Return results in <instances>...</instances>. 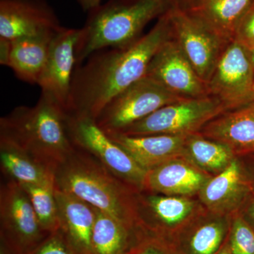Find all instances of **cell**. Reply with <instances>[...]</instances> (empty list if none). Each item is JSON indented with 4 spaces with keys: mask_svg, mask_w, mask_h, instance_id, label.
Instances as JSON below:
<instances>
[{
    "mask_svg": "<svg viewBox=\"0 0 254 254\" xmlns=\"http://www.w3.org/2000/svg\"><path fill=\"white\" fill-rule=\"evenodd\" d=\"M199 133L227 145L235 156L254 153V102L218 115Z\"/></svg>",
    "mask_w": 254,
    "mask_h": 254,
    "instance_id": "ac0fdd59",
    "label": "cell"
},
{
    "mask_svg": "<svg viewBox=\"0 0 254 254\" xmlns=\"http://www.w3.org/2000/svg\"><path fill=\"white\" fill-rule=\"evenodd\" d=\"M80 33V28L63 26L55 33L46 68L38 84L41 95L59 105L66 113L76 67V50Z\"/></svg>",
    "mask_w": 254,
    "mask_h": 254,
    "instance_id": "7c38bea8",
    "label": "cell"
},
{
    "mask_svg": "<svg viewBox=\"0 0 254 254\" xmlns=\"http://www.w3.org/2000/svg\"><path fill=\"white\" fill-rule=\"evenodd\" d=\"M254 0H195L186 9L225 41L235 39L239 23Z\"/></svg>",
    "mask_w": 254,
    "mask_h": 254,
    "instance_id": "7402d4cb",
    "label": "cell"
},
{
    "mask_svg": "<svg viewBox=\"0 0 254 254\" xmlns=\"http://www.w3.org/2000/svg\"><path fill=\"white\" fill-rule=\"evenodd\" d=\"M167 15L172 37L207 84L222 52L230 42L225 41L178 5L173 4Z\"/></svg>",
    "mask_w": 254,
    "mask_h": 254,
    "instance_id": "9c48e42d",
    "label": "cell"
},
{
    "mask_svg": "<svg viewBox=\"0 0 254 254\" xmlns=\"http://www.w3.org/2000/svg\"><path fill=\"white\" fill-rule=\"evenodd\" d=\"M50 234L45 231L29 197L17 182L6 180L0 188V240L16 254H28Z\"/></svg>",
    "mask_w": 254,
    "mask_h": 254,
    "instance_id": "ba28073f",
    "label": "cell"
},
{
    "mask_svg": "<svg viewBox=\"0 0 254 254\" xmlns=\"http://www.w3.org/2000/svg\"><path fill=\"white\" fill-rule=\"evenodd\" d=\"M215 254H232L231 250H230V245H229L228 241L227 239L226 242H225L220 250L218 251Z\"/></svg>",
    "mask_w": 254,
    "mask_h": 254,
    "instance_id": "8d00e7d4",
    "label": "cell"
},
{
    "mask_svg": "<svg viewBox=\"0 0 254 254\" xmlns=\"http://www.w3.org/2000/svg\"><path fill=\"white\" fill-rule=\"evenodd\" d=\"M182 99L145 75L110 100L95 122L108 134L120 133L165 105Z\"/></svg>",
    "mask_w": 254,
    "mask_h": 254,
    "instance_id": "8992f818",
    "label": "cell"
},
{
    "mask_svg": "<svg viewBox=\"0 0 254 254\" xmlns=\"http://www.w3.org/2000/svg\"><path fill=\"white\" fill-rule=\"evenodd\" d=\"M0 165L6 180L19 185L55 184L53 172L12 142L0 138Z\"/></svg>",
    "mask_w": 254,
    "mask_h": 254,
    "instance_id": "cb8c5ba5",
    "label": "cell"
},
{
    "mask_svg": "<svg viewBox=\"0 0 254 254\" xmlns=\"http://www.w3.org/2000/svg\"><path fill=\"white\" fill-rule=\"evenodd\" d=\"M235 157L227 145L200 133L187 136L182 153V158L212 176L225 170Z\"/></svg>",
    "mask_w": 254,
    "mask_h": 254,
    "instance_id": "d4e9b609",
    "label": "cell"
},
{
    "mask_svg": "<svg viewBox=\"0 0 254 254\" xmlns=\"http://www.w3.org/2000/svg\"><path fill=\"white\" fill-rule=\"evenodd\" d=\"M173 4V0H110L92 10L80 28L76 67L100 50L130 46L141 38L150 21Z\"/></svg>",
    "mask_w": 254,
    "mask_h": 254,
    "instance_id": "277c9868",
    "label": "cell"
},
{
    "mask_svg": "<svg viewBox=\"0 0 254 254\" xmlns=\"http://www.w3.org/2000/svg\"><path fill=\"white\" fill-rule=\"evenodd\" d=\"M83 11H90L101 4V0H76Z\"/></svg>",
    "mask_w": 254,
    "mask_h": 254,
    "instance_id": "d6a6232c",
    "label": "cell"
},
{
    "mask_svg": "<svg viewBox=\"0 0 254 254\" xmlns=\"http://www.w3.org/2000/svg\"><path fill=\"white\" fill-rule=\"evenodd\" d=\"M234 40L243 45L254 41V1L239 23Z\"/></svg>",
    "mask_w": 254,
    "mask_h": 254,
    "instance_id": "f546056e",
    "label": "cell"
},
{
    "mask_svg": "<svg viewBox=\"0 0 254 254\" xmlns=\"http://www.w3.org/2000/svg\"><path fill=\"white\" fill-rule=\"evenodd\" d=\"M243 46H245V49L247 50V53H248L249 57H250L251 62H252L254 67V41L247 43V44L243 45Z\"/></svg>",
    "mask_w": 254,
    "mask_h": 254,
    "instance_id": "836d02e7",
    "label": "cell"
},
{
    "mask_svg": "<svg viewBox=\"0 0 254 254\" xmlns=\"http://www.w3.org/2000/svg\"><path fill=\"white\" fill-rule=\"evenodd\" d=\"M67 126L75 146L94 157L123 181L143 190L147 171L100 128L95 120L67 114Z\"/></svg>",
    "mask_w": 254,
    "mask_h": 254,
    "instance_id": "52a82bcc",
    "label": "cell"
},
{
    "mask_svg": "<svg viewBox=\"0 0 254 254\" xmlns=\"http://www.w3.org/2000/svg\"><path fill=\"white\" fill-rule=\"evenodd\" d=\"M173 1L174 4L187 9L195 2V0H173Z\"/></svg>",
    "mask_w": 254,
    "mask_h": 254,
    "instance_id": "d590c367",
    "label": "cell"
},
{
    "mask_svg": "<svg viewBox=\"0 0 254 254\" xmlns=\"http://www.w3.org/2000/svg\"><path fill=\"white\" fill-rule=\"evenodd\" d=\"M254 84V67L248 53L233 40L222 52L207 83L209 95L228 111L252 103Z\"/></svg>",
    "mask_w": 254,
    "mask_h": 254,
    "instance_id": "30bf717a",
    "label": "cell"
},
{
    "mask_svg": "<svg viewBox=\"0 0 254 254\" xmlns=\"http://www.w3.org/2000/svg\"><path fill=\"white\" fill-rule=\"evenodd\" d=\"M0 254H16L6 242L0 240Z\"/></svg>",
    "mask_w": 254,
    "mask_h": 254,
    "instance_id": "e575fe53",
    "label": "cell"
},
{
    "mask_svg": "<svg viewBox=\"0 0 254 254\" xmlns=\"http://www.w3.org/2000/svg\"><path fill=\"white\" fill-rule=\"evenodd\" d=\"M137 210L143 227L173 241L174 237L205 208L194 197L141 190L137 195Z\"/></svg>",
    "mask_w": 254,
    "mask_h": 254,
    "instance_id": "8fae6325",
    "label": "cell"
},
{
    "mask_svg": "<svg viewBox=\"0 0 254 254\" xmlns=\"http://www.w3.org/2000/svg\"><path fill=\"white\" fill-rule=\"evenodd\" d=\"M170 37L166 12L130 46L92 55L75 69L66 113L96 120L110 100L144 77L153 56Z\"/></svg>",
    "mask_w": 254,
    "mask_h": 254,
    "instance_id": "6da1fadb",
    "label": "cell"
},
{
    "mask_svg": "<svg viewBox=\"0 0 254 254\" xmlns=\"http://www.w3.org/2000/svg\"><path fill=\"white\" fill-rule=\"evenodd\" d=\"M238 212L252 227H254V195H250Z\"/></svg>",
    "mask_w": 254,
    "mask_h": 254,
    "instance_id": "4dcf8cb0",
    "label": "cell"
},
{
    "mask_svg": "<svg viewBox=\"0 0 254 254\" xmlns=\"http://www.w3.org/2000/svg\"><path fill=\"white\" fill-rule=\"evenodd\" d=\"M60 229L80 254H93L92 232L94 225V208L74 196L55 189Z\"/></svg>",
    "mask_w": 254,
    "mask_h": 254,
    "instance_id": "ffe728a7",
    "label": "cell"
},
{
    "mask_svg": "<svg viewBox=\"0 0 254 254\" xmlns=\"http://www.w3.org/2000/svg\"><path fill=\"white\" fill-rule=\"evenodd\" d=\"M127 254H179L173 240L143 228Z\"/></svg>",
    "mask_w": 254,
    "mask_h": 254,
    "instance_id": "83f0119b",
    "label": "cell"
},
{
    "mask_svg": "<svg viewBox=\"0 0 254 254\" xmlns=\"http://www.w3.org/2000/svg\"><path fill=\"white\" fill-rule=\"evenodd\" d=\"M53 175L57 190L132 226H143L137 210V195L141 190L114 175L84 150L76 146Z\"/></svg>",
    "mask_w": 254,
    "mask_h": 254,
    "instance_id": "7a4b0ae2",
    "label": "cell"
},
{
    "mask_svg": "<svg viewBox=\"0 0 254 254\" xmlns=\"http://www.w3.org/2000/svg\"><path fill=\"white\" fill-rule=\"evenodd\" d=\"M27 193L45 231L51 234L60 229L55 184L20 185Z\"/></svg>",
    "mask_w": 254,
    "mask_h": 254,
    "instance_id": "484cf974",
    "label": "cell"
},
{
    "mask_svg": "<svg viewBox=\"0 0 254 254\" xmlns=\"http://www.w3.org/2000/svg\"><path fill=\"white\" fill-rule=\"evenodd\" d=\"M0 138L53 172L76 148L68 133L67 113L43 95L33 106L16 107L0 119Z\"/></svg>",
    "mask_w": 254,
    "mask_h": 254,
    "instance_id": "3957f363",
    "label": "cell"
},
{
    "mask_svg": "<svg viewBox=\"0 0 254 254\" xmlns=\"http://www.w3.org/2000/svg\"><path fill=\"white\" fill-rule=\"evenodd\" d=\"M232 216L203 210L174 237L179 254H215L226 242Z\"/></svg>",
    "mask_w": 254,
    "mask_h": 254,
    "instance_id": "e0dca14e",
    "label": "cell"
},
{
    "mask_svg": "<svg viewBox=\"0 0 254 254\" xmlns=\"http://www.w3.org/2000/svg\"><path fill=\"white\" fill-rule=\"evenodd\" d=\"M11 47V41L0 38V64L2 66H8L9 65Z\"/></svg>",
    "mask_w": 254,
    "mask_h": 254,
    "instance_id": "1f68e13d",
    "label": "cell"
},
{
    "mask_svg": "<svg viewBox=\"0 0 254 254\" xmlns=\"http://www.w3.org/2000/svg\"><path fill=\"white\" fill-rule=\"evenodd\" d=\"M226 111L212 96L185 98L165 105L123 131L127 136L166 134L190 136L199 133L214 118Z\"/></svg>",
    "mask_w": 254,
    "mask_h": 254,
    "instance_id": "5b68a950",
    "label": "cell"
},
{
    "mask_svg": "<svg viewBox=\"0 0 254 254\" xmlns=\"http://www.w3.org/2000/svg\"><path fill=\"white\" fill-rule=\"evenodd\" d=\"M252 101L254 102V84L253 86V91H252Z\"/></svg>",
    "mask_w": 254,
    "mask_h": 254,
    "instance_id": "74e56055",
    "label": "cell"
},
{
    "mask_svg": "<svg viewBox=\"0 0 254 254\" xmlns=\"http://www.w3.org/2000/svg\"><path fill=\"white\" fill-rule=\"evenodd\" d=\"M108 135L145 171L174 159L182 158L187 136L166 134L127 136L121 133Z\"/></svg>",
    "mask_w": 254,
    "mask_h": 254,
    "instance_id": "d6986e66",
    "label": "cell"
},
{
    "mask_svg": "<svg viewBox=\"0 0 254 254\" xmlns=\"http://www.w3.org/2000/svg\"><path fill=\"white\" fill-rule=\"evenodd\" d=\"M61 27L44 0H0V38L13 41L54 33Z\"/></svg>",
    "mask_w": 254,
    "mask_h": 254,
    "instance_id": "5bb4252c",
    "label": "cell"
},
{
    "mask_svg": "<svg viewBox=\"0 0 254 254\" xmlns=\"http://www.w3.org/2000/svg\"><path fill=\"white\" fill-rule=\"evenodd\" d=\"M94 210L93 254H127L145 227L132 226L99 209Z\"/></svg>",
    "mask_w": 254,
    "mask_h": 254,
    "instance_id": "603a6c76",
    "label": "cell"
},
{
    "mask_svg": "<svg viewBox=\"0 0 254 254\" xmlns=\"http://www.w3.org/2000/svg\"><path fill=\"white\" fill-rule=\"evenodd\" d=\"M233 254H254V229L239 212L232 217L227 237Z\"/></svg>",
    "mask_w": 254,
    "mask_h": 254,
    "instance_id": "4316f807",
    "label": "cell"
},
{
    "mask_svg": "<svg viewBox=\"0 0 254 254\" xmlns=\"http://www.w3.org/2000/svg\"><path fill=\"white\" fill-rule=\"evenodd\" d=\"M253 188L243 164L235 157L225 170L205 184L197 198L210 213L232 216L240 210Z\"/></svg>",
    "mask_w": 254,
    "mask_h": 254,
    "instance_id": "9a60e30c",
    "label": "cell"
},
{
    "mask_svg": "<svg viewBox=\"0 0 254 254\" xmlns=\"http://www.w3.org/2000/svg\"><path fill=\"white\" fill-rule=\"evenodd\" d=\"M55 33L11 41L8 67L12 70L18 79L31 85L38 84L46 68Z\"/></svg>",
    "mask_w": 254,
    "mask_h": 254,
    "instance_id": "44dd1931",
    "label": "cell"
},
{
    "mask_svg": "<svg viewBox=\"0 0 254 254\" xmlns=\"http://www.w3.org/2000/svg\"><path fill=\"white\" fill-rule=\"evenodd\" d=\"M28 254H80L68 240L64 232L59 229L50 234L46 240Z\"/></svg>",
    "mask_w": 254,
    "mask_h": 254,
    "instance_id": "f1b7e54d",
    "label": "cell"
},
{
    "mask_svg": "<svg viewBox=\"0 0 254 254\" xmlns=\"http://www.w3.org/2000/svg\"><path fill=\"white\" fill-rule=\"evenodd\" d=\"M146 76L180 98L210 96L206 83L198 76L172 35L153 56Z\"/></svg>",
    "mask_w": 254,
    "mask_h": 254,
    "instance_id": "4fadbf2b",
    "label": "cell"
},
{
    "mask_svg": "<svg viewBox=\"0 0 254 254\" xmlns=\"http://www.w3.org/2000/svg\"><path fill=\"white\" fill-rule=\"evenodd\" d=\"M211 177L185 158H179L147 171L142 190L166 195L195 197Z\"/></svg>",
    "mask_w": 254,
    "mask_h": 254,
    "instance_id": "2e32d148",
    "label": "cell"
}]
</instances>
